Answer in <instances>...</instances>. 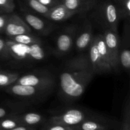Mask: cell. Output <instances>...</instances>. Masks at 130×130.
<instances>
[{
  "label": "cell",
  "mask_w": 130,
  "mask_h": 130,
  "mask_svg": "<svg viewBox=\"0 0 130 130\" xmlns=\"http://www.w3.org/2000/svg\"><path fill=\"white\" fill-rule=\"evenodd\" d=\"M78 28L76 25H71L65 28L56 39L55 53L58 56H63L71 51L74 43Z\"/></svg>",
  "instance_id": "obj_7"
},
{
  "label": "cell",
  "mask_w": 130,
  "mask_h": 130,
  "mask_svg": "<svg viewBox=\"0 0 130 130\" xmlns=\"http://www.w3.org/2000/svg\"><path fill=\"white\" fill-rule=\"evenodd\" d=\"M112 1H114V2H115V3H119V2H120V1H121L122 0H112Z\"/></svg>",
  "instance_id": "obj_31"
},
{
  "label": "cell",
  "mask_w": 130,
  "mask_h": 130,
  "mask_svg": "<svg viewBox=\"0 0 130 130\" xmlns=\"http://www.w3.org/2000/svg\"><path fill=\"white\" fill-rule=\"evenodd\" d=\"M16 115V113L13 112V110H10L6 108L1 107H0V119L6 117Z\"/></svg>",
  "instance_id": "obj_26"
},
{
  "label": "cell",
  "mask_w": 130,
  "mask_h": 130,
  "mask_svg": "<svg viewBox=\"0 0 130 130\" xmlns=\"http://www.w3.org/2000/svg\"><path fill=\"white\" fill-rule=\"evenodd\" d=\"M76 14L74 11L68 10L60 2L58 5L51 8L45 17L51 21L63 22L68 20Z\"/></svg>",
  "instance_id": "obj_16"
},
{
  "label": "cell",
  "mask_w": 130,
  "mask_h": 130,
  "mask_svg": "<svg viewBox=\"0 0 130 130\" xmlns=\"http://www.w3.org/2000/svg\"><path fill=\"white\" fill-rule=\"evenodd\" d=\"M22 14L24 17L23 19L29 25V26L38 32L43 35H48L52 30V25H49L44 20L36 16L34 14L24 10L22 12Z\"/></svg>",
  "instance_id": "obj_14"
},
{
  "label": "cell",
  "mask_w": 130,
  "mask_h": 130,
  "mask_svg": "<svg viewBox=\"0 0 130 130\" xmlns=\"http://www.w3.org/2000/svg\"><path fill=\"white\" fill-rule=\"evenodd\" d=\"M8 39L15 43L24 44H32L34 43H42L41 39L38 37L33 35L31 33L22 34L14 36L8 37Z\"/></svg>",
  "instance_id": "obj_18"
},
{
  "label": "cell",
  "mask_w": 130,
  "mask_h": 130,
  "mask_svg": "<svg viewBox=\"0 0 130 130\" xmlns=\"http://www.w3.org/2000/svg\"><path fill=\"white\" fill-rule=\"evenodd\" d=\"M6 50V39L0 37V55H5Z\"/></svg>",
  "instance_id": "obj_30"
},
{
  "label": "cell",
  "mask_w": 130,
  "mask_h": 130,
  "mask_svg": "<svg viewBox=\"0 0 130 130\" xmlns=\"http://www.w3.org/2000/svg\"><path fill=\"white\" fill-rule=\"evenodd\" d=\"M29 6L36 12L44 15V17L49 12L51 8L43 5L38 0H25Z\"/></svg>",
  "instance_id": "obj_23"
},
{
  "label": "cell",
  "mask_w": 130,
  "mask_h": 130,
  "mask_svg": "<svg viewBox=\"0 0 130 130\" xmlns=\"http://www.w3.org/2000/svg\"><path fill=\"white\" fill-rule=\"evenodd\" d=\"M60 1H61V0H60Z\"/></svg>",
  "instance_id": "obj_32"
},
{
  "label": "cell",
  "mask_w": 130,
  "mask_h": 130,
  "mask_svg": "<svg viewBox=\"0 0 130 130\" xmlns=\"http://www.w3.org/2000/svg\"><path fill=\"white\" fill-rule=\"evenodd\" d=\"M88 50L89 51L88 54L89 60L95 74L109 73L112 71L111 66L107 64L100 56L96 47L94 36Z\"/></svg>",
  "instance_id": "obj_10"
},
{
  "label": "cell",
  "mask_w": 130,
  "mask_h": 130,
  "mask_svg": "<svg viewBox=\"0 0 130 130\" xmlns=\"http://www.w3.org/2000/svg\"><path fill=\"white\" fill-rule=\"evenodd\" d=\"M5 56H10L17 60L23 62H39L46 57L45 48L42 43L24 44L6 39Z\"/></svg>",
  "instance_id": "obj_2"
},
{
  "label": "cell",
  "mask_w": 130,
  "mask_h": 130,
  "mask_svg": "<svg viewBox=\"0 0 130 130\" xmlns=\"http://www.w3.org/2000/svg\"><path fill=\"white\" fill-rule=\"evenodd\" d=\"M42 125V129L46 130H75V128L72 126H67L60 122L52 121L50 119L46 120Z\"/></svg>",
  "instance_id": "obj_20"
},
{
  "label": "cell",
  "mask_w": 130,
  "mask_h": 130,
  "mask_svg": "<svg viewBox=\"0 0 130 130\" xmlns=\"http://www.w3.org/2000/svg\"><path fill=\"white\" fill-rule=\"evenodd\" d=\"M15 117L20 124L32 126L40 125L46 121L44 116L36 112H27L22 114H16Z\"/></svg>",
  "instance_id": "obj_17"
},
{
  "label": "cell",
  "mask_w": 130,
  "mask_h": 130,
  "mask_svg": "<svg viewBox=\"0 0 130 130\" xmlns=\"http://www.w3.org/2000/svg\"><path fill=\"white\" fill-rule=\"evenodd\" d=\"M13 0H0V10L6 13H11L15 10Z\"/></svg>",
  "instance_id": "obj_25"
},
{
  "label": "cell",
  "mask_w": 130,
  "mask_h": 130,
  "mask_svg": "<svg viewBox=\"0 0 130 130\" xmlns=\"http://www.w3.org/2000/svg\"><path fill=\"white\" fill-rule=\"evenodd\" d=\"M119 66L126 72L130 69V27L128 20L123 30V36L120 39L119 52Z\"/></svg>",
  "instance_id": "obj_9"
},
{
  "label": "cell",
  "mask_w": 130,
  "mask_h": 130,
  "mask_svg": "<svg viewBox=\"0 0 130 130\" xmlns=\"http://www.w3.org/2000/svg\"><path fill=\"white\" fill-rule=\"evenodd\" d=\"M93 12L94 19L105 30L109 29L118 32V27L121 19L118 6L116 3L112 0H107L94 6Z\"/></svg>",
  "instance_id": "obj_3"
},
{
  "label": "cell",
  "mask_w": 130,
  "mask_h": 130,
  "mask_svg": "<svg viewBox=\"0 0 130 130\" xmlns=\"http://www.w3.org/2000/svg\"><path fill=\"white\" fill-rule=\"evenodd\" d=\"M68 10L77 13H85L93 8L96 0H61Z\"/></svg>",
  "instance_id": "obj_15"
},
{
  "label": "cell",
  "mask_w": 130,
  "mask_h": 130,
  "mask_svg": "<svg viewBox=\"0 0 130 130\" xmlns=\"http://www.w3.org/2000/svg\"><path fill=\"white\" fill-rule=\"evenodd\" d=\"M39 2L49 8H52L61 2L60 0H38Z\"/></svg>",
  "instance_id": "obj_28"
},
{
  "label": "cell",
  "mask_w": 130,
  "mask_h": 130,
  "mask_svg": "<svg viewBox=\"0 0 130 130\" xmlns=\"http://www.w3.org/2000/svg\"><path fill=\"white\" fill-rule=\"evenodd\" d=\"M95 75L88 55L67 61L60 75V93L62 99L72 102L82 96Z\"/></svg>",
  "instance_id": "obj_1"
},
{
  "label": "cell",
  "mask_w": 130,
  "mask_h": 130,
  "mask_svg": "<svg viewBox=\"0 0 130 130\" xmlns=\"http://www.w3.org/2000/svg\"><path fill=\"white\" fill-rule=\"evenodd\" d=\"M91 116L92 114L83 109L71 107L53 112L49 119L67 126H72L75 128L76 125L79 124Z\"/></svg>",
  "instance_id": "obj_4"
},
{
  "label": "cell",
  "mask_w": 130,
  "mask_h": 130,
  "mask_svg": "<svg viewBox=\"0 0 130 130\" xmlns=\"http://www.w3.org/2000/svg\"><path fill=\"white\" fill-rule=\"evenodd\" d=\"M93 36L91 22L86 19L79 31L77 30L75 38L74 44L76 50L79 52H84L88 49Z\"/></svg>",
  "instance_id": "obj_12"
},
{
  "label": "cell",
  "mask_w": 130,
  "mask_h": 130,
  "mask_svg": "<svg viewBox=\"0 0 130 130\" xmlns=\"http://www.w3.org/2000/svg\"><path fill=\"white\" fill-rule=\"evenodd\" d=\"M121 19L129 20L130 16V0H122L117 3Z\"/></svg>",
  "instance_id": "obj_24"
},
{
  "label": "cell",
  "mask_w": 130,
  "mask_h": 130,
  "mask_svg": "<svg viewBox=\"0 0 130 130\" xmlns=\"http://www.w3.org/2000/svg\"><path fill=\"white\" fill-rule=\"evenodd\" d=\"M15 83L52 90L55 86V79L50 72L39 71L19 76Z\"/></svg>",
  "instance_id": "obj_5"
},
{
  "label": "cell",
  "mask_w": 130,
  "mask_h": 130,
  "mask_svg": "<svg viewBox=\"0 0 130 130\" xmlns=\"http://www.w3.org/2000/svg\"><path fill=\"white\" fill-rule=\"evenodd\" d=\"M122 130H130V100L129 95L124 103L121 122Z\"/></svg>",
  "instance_id": "obj_21"
},
{
  "label": "cell",
  "mask_w": 130,
  "mask_h": 130,
  "mask_svg": "<svg viewBox=\"0 0 130 130\" xmlns=\"http://www.w3.org/2000/svg\"><path fill=\"white\" fill-rule=\"evenodd\" d=\"M6 91L12 95L24 99L38 98L49 93L51 90L36 86L14 83L6 87Z\"/></svg>",
  "instance_id": "obj_8"
},
{
  "label": "cell",
  "mask_w": 130,
  "mask_h": 130,
  "mask_svg": "<svg viewBox=\"0 0 130 130\" xmlns=\"http://www.w3.org/2000/svg\"><path fill=\"white\" fill-rule=\"evenodd\" d=\"M20 76L19 73L0 71V87H7L15 83Z\"/></svg>",
  "instance_id": "obj_19"
},
{
  "label": "cell",
  "mask_w": 130,
  "mask_h": 130,
  "mask_svg": "<svg viewBox=\"0 0 130 130\" xmlns=\"http://www.w3.org/2000/svg\"><path fill=\"white\" fill-rule=\"evenodd\" d=\"M20 123L17 119L15 115L0 119V130H12Z\"/></svg>",
  "instance_id": "obj_22"
},
{
  "label": "cell",
  "mask_w": 130,
  "mask_h": 130,
  "mask_svg": "<svg viewBox=\"0 0 130 130\" xmlns=\"http://www.w3.org/2000/svg\"><path fill=\"white\" fill-rule=\"evenodd\" d=\"M10 13L0 15V32H4L6 22L8 19Z\"/></svg>",
  "instance_id": "obj_27"
},
{
  "label": "cell",
  "mask_w": 130,
  "mask_h": 130,
  "mask_svg": "<svg viewBox=\"0 0 130 130\" xmlns=\"http://www.w3.org/2000/svg\"><path fill=\"white\" fill-rule=\"evenodd\" d=\"M4 32L8 37L31 33V28L25 20L17 14L10 13Z\"/></svg>",
  "instance_id": "obj_11"
},
{
  "label": "cell",
  "mask_w": 130,
  "mask_h": 130,
  "mask_svg": "<svg viewBox=\"0 0 130 130\" xmlns=\"http://www.w3.org/2000/svg\"><path fill=\"white\" fill-rule=\"evenodd\" d=\"M114 124L105 118L93 115L75 126V130H110Z\"/></svg>",
  "instance_id": "obj_13"
},
{
  "label": "cell",
  "mask_w": 130,
  "mask_h": 130,
  "mask_svg": "<svg viewBox=\"0 0 130 130\" xmlns=\"http://www.w3.org/2000/svg\"><path fill=\"white\" fill-rule=\"evenodd\" d=\"M103 36L109 53L110 64L112 69V71H117L119 69V52L120 38L118 35V32L106 29L104 30Z\"/></svg>",
  "instance_id": "obj_6"
},
{
  "label": "cell",
  "mask_w": 130,
  "mask_h": 130,
  "mask_svg": "<svg viewBox=\"0 0 130 130\" xmlns=\"http://www.w3.org/2000/svg\"><path fill=\"white\" fill-rule=\"evenodd\" d=\"M36 129V126H32L25 125V124H20L19 125L17 126L12 130H34Z\"/></svg>",
  "instance_id": "obj_29"
}]
</instances>
